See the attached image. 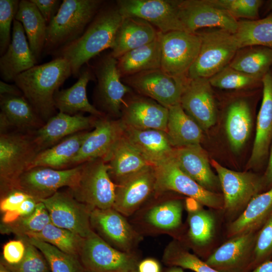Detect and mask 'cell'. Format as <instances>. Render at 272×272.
I'll return each instance as SVG.
<instances>
[{
  "label": "cell",
  "instance_id": "obj_44",
  "mask_svg": "<svg viewBox=\"0 0 272 272\" xmlns=\"http://www.w3.org/2000/svg\"><path fill=\"white\" fill-rule=\"evenodd\" d=\"M50 223V218L45 205L39 201L35 211L30 215L21 217L12 224H1V232L13 233L19 237L28 236L40 232Z\"/></svg>",
  "mask_w": 272,
  "mask_h": 272
},
{
  "label": "cell",
  "instance_id": "obj_31",
  "mask_svg": "<svg viewBox=\"0 0 272 272\" xmlns=\"http://www.w3.org/2000/svg\"><path fill=\"white\" fill-rule=\"evenodd\" d=\"M112 179L119 183L144 168L152 165L129 142L124 133L116 143L106 160Z\"/></svg>",
  "mask_w": 272,
  "mask_h": 272
},
{
  "label": "cell",
  "instance_id": "obj_58",
  "mask_svg": "<svg viewBox=\"0 0 272 272\" xmlns=\"http://www.w3.org/2000/svg\"><path fill=\"white\" fill-rule=\"evenodd\" d=\"M251 272H272V260L262 263Z\"/></svg>",
  "mask_w": 272,
  "mask_h": 272
},
{
  "label": "cell",
  "instance_id": "obj_6",
  "mask_svg": "<svg viewBox=\"0 0 272 272\" xmlns=\"http://www.w3.org/2000/svg\"><path fill=\"white\" fill-rule=\"evenodd\" d=\"M82 165L80 175L69 191L92 210L113 208L116 184L109 175L108 163L98 159Z\"/></svg>",
  "mask_w": 272,
  "mask_h": 272
},
{
  "label": "cell",
  "instance_id": "obj_22",
  "mask_svg": "<svg viewBox=\"0 0 272 272\" xmlns=\"http://www.w3.org/2000/svg\"><path fill=\"white\" fill-rule=\"evenodd\" d=\"M97 117L93 115L85 116L81 113L70 115L59 112L39 128L31 132L38 153L67 137L94 126Z\"/></svg>",
  "mask_w": 272,
  "mask_h": 272
},
{
  "label": "cell",
  "instance_id": "obj_47",
  "mask_svg": "<svg viewBox=\"0 0 272 272\" xmlns=\"http://www.w3.org/2000/svg\"><path fill=\"white\" fill-rule=\"evenodd\" d=\"M25 242L26 251L22 260L10 265L1 261L11 272H51L49 265L41 252L28 240L27 236L20 237Z\"/></svg>",
  "mask_w": 272,
  "mask_h": 272
},
{
  "label": "cell",
  "instance_id": "obj_3",
  "mask_svg": "<svg viewBox=\"0 0 272 272\" xmlns=\"http://www.w3.org/2000/svg\"><path fill=\"white\" fill-rule=\"evenodd\" d=\"M104 3L101 0H63L47 25L43 55H52L78 39Z\"/></svg>",
  "mask_w": 272,
  "mask_h": 272
},
{
  "label": "cell",
  "instance_id": "obj_51",
  "mask_svg": "<svg viewBox=\"0 0 272 272\" xmlns=\"http://www.w3.org/2000/svg\"><path fill=\"white\" fill-rule=\"evenodd\" d=\"M25 251V244L22 239L10 240L3 247L2 260L8 264H18L23 259Z\"/></svg>",
  "mask_w": 272,
  "mask_h": 272
},
{
  "label": "cell",
  "instance_id": "obj_11",
  "mask_svg": "<svg viewBox=\"0 0 272 272\" xmlns=\"http://www.w3.org/2000/svg\"><path fill=\"white\" fill-rule=\"evenodd\" d=\"M182 201L158 199L144 205L133 215L132 225L140 234H172L182 225Z\"/></svg>",
  "mask_w": 272,
  "mask_h": 272
},
{
  "label": "cell",
  "instance_id": "obj_38",
  "mask_svg": "<svg viewBox=\"0 0 272 272\" xmlns=\"http://www.w3.org/2000/svg\"><path fill=\"white\" fill-rule=\"evenodd\" d=\"M252 128L251 110L244 99H237L232 102L227 108L225 129L232 150L239 151L244 146Z\"/></svg>",
  "mask_w": 272,
  "mask_h": 272
},
{
  "label": "cell",
  "instance_id": "obj_49",
  "mask_svg": "<svg viewBox=\"0 0 272 272\" xmlns=\"http://www.w3.org/2000/svg\"><path fill=\"white\" fill-rule=\"evenodd\" d=\"M20 1L0 0V55L8 49L12 40L11 28L18 10Z\"/></svg>",
  "mask_w": 272,
  "mask_h": 272
},
{
  "label": "cell",
  "instance_id": "obj_60",
  "mask_svg": "<svg viewBox=\"0 0 272 272\" xmlns=\"http://www.w3.org/2000/svg\"><path fill=\"white\" fill-rule=\"evenodd\" d=\"M0 272H11L1 261L0 262Z\"/></svg>",
  "mask_w": 272,
  "mask_h": 272
},
{
  "label": "cell",
  "instance_id": "obj_27",
  "mask_svg": "<svg viewBox=\"0 0 272 272\" xmlns=\"http://www.w3.org/2000/svg\"><path fill=\"white\" fill-rule=\"evenodd\" d=\"M168 114V108L153 100L135 98L126 105L121 120L128 127L166 132Z\"/></svg>",
  "mask_w": 272,
  "mask_h": 272
},
{
  "label": "cell",
  "instance_id": "obj_36",
  "mask_svg": "<svg viewBox=\"0 0 272 272\" xmlns=\"http://www.w3.org/2000/svg\"><path fill=\"white\" fill-rule=\"evenodd\" d=\"M271 214L272 187L251 199L239 216L230 224L229 236L253 232L264 224Z\"/></svg>",
  "mask_w": 272,
  "mask_h": 272
},
{
  "label": "cell",
  "instance_id": "obj_53",
  "mask_svg": "<svg viewBox=\"0 0 272 272\" xmlns=\"http://www.w3.org/2000/svg\"><path fill=\"white\" fill-rule=\"evenodd\" d=\"M40 12L48 25L57 13L61 4L60 0H31Z\"/></svg>",
  "mask_w": 272,
  "mask_h": 272
},
{
  "label": "cell",
  "instance_id": "obj_14",
  "mask_svg": "<svg viewBox=\"0 0 272 272\" xmlns=\"http://www.w3.org/2000/svg\"><path fill=\"white\" fill-rule=\"evenodd\" d=\"M92 230L114 248L125 252L133 250L142 236L114 208L93 209L90 215Z\"/></svg>",
  "mask_w": 272,
  "mask_h": 272
},
{
  "label": "cell",
  "instance_id": "obj_34",
  "mask_svg": "<svg viewBox=\"0 0 272 272\" xmlns=\"http://www.w3.org/2000/svg\"><path fill=\"white\" fill-rule=\"evenodd\" d=\"M166 133L171 146L178 148L200 145L203 130L180 104L169 108Z\"/></svg>",
  "mask_w": 272,
  "mask_h": 272
},
{
  "label": "cell",
  "instance_id": "obj_35",
  "mask_svg": "<svg viewBox=\"0 0 272 272\" xmlns=\"http://www.w3.org/2000/svg\"><path fill=\"white\" fill-rule=\"evenodd\" d=\"M162 32L152 42L130 50L117 59L121 77L161 68Z\"/></svg>",
  "mask_w": 272,
  "mask_h": 272
},
{
  "label": "cell",
  "instance_id": "obj_19",
  "mask_svg": "<svg viewBox=\"0 0 272 272\" xmlns=\"http://www.w3.org/2000/svg\"><path fill=\"white\" fill-rule=\"evenodd\" d=\"M97 80V96L101 108L108 113L117 116L121 113L123 97L130 88L121 81L117 59L111 53L101 57L91 66Z\"/></svg>",
  "mask_w": 272,
  "mask_h": 272
},
{
  "label": "cell",
  "instance_id": "obj_42",
  "mask_svg": "<svg viewBox=\"0 0 272 272\" xmlns=\"http://www.w3.org/2000/svg\"><path fill=\"white\" fill-rule=\"evenodd\" d=\"M189 226L188 237L190 242L197 247L208 245L213 239L215 231L213 215L200 206L196 210L188 212Z\"/></svg>",
  "mask_w": 272,
  "mask_h": 272
},
{
  "label": "cell",
  "instance_id": "obj_13",
  "mask_svg": "<svg viewBox=\"0 0 272 272\" xmlns=\"http://www.w3.org/2000/svg\"><path fill=\"white\" fill-rule=\"evenodd\" d=\"M188 80L170 75L161 68L126 77L129 86L167 108L180 104Z\"/></svg>",
  "mask_w": 272,
  "mask_h": 272
},
{
  "label": "cell",
  "instance_id": "obj_2",
  "mask_svg": "<svg viewBox=\"0 0 272 272\" xmlns=\"http://www.w3.org/2000/svg\"><path fill=\"white\" fill-rule=\"evenodd\" d=\"M71 75L68 61L56 57L20 74L14 82L38 115L46 122L55 115V92Z\"/></svg>",
  "mask_w": 272,
  "mask_h": 272
},
{
  "label": "cell",
  "instance_id": "obj_40",
  "mask_svg": "<svg viewBox=\"0 0 272 272\" xmlns=\"http://www.w3.org/2000/svg\"><path fill=\"white\" fill-rule=\"evenodd\" d=\"M234 35L239 49L252 46L272 48V14L261 19L238 21Z\"/></svg>",
  "mask_w": 272,
  "mask_h": 272
},
{
  "label": "cell",
  "instance_id": "obj_30",
  "mask_svg": "<svg viewBox=\"0 0 272 272\" xmlns=\"http://www.w3.org/2000/svg\"><path fill=\"white\" fill-rule=\"evenodd\" d=\"M124 135L129 142L153 166L171 156L174 149L165 131L139 129L125 125Z\"/></svg>",
  "mask_w": 272,
  "mask_h": 272
},
{
  "label": "cell",
  "instance_id": "obj_12",
  "mask_svg": "<svg viewBox=\"0 0 272 272\" xmlns=\"http://www.w3.org/2000/svg\"><path fill=\"white\" fill-rule=\"evenodd\" d=\"M82 166L61 170L43 166L31 168L20 176L14 188L24 191L39 201L52 196L61 187L71 188L80 175Z\"/></svg>",
  "mask_w": 272,
  "mask_h": 272
},
{
  "label": "cell",
  "instance_id": "obj_37",
  "mask_svg": "<svg viewBox=\"0 0 272 272\" xmlns=\"http://www.w3.org/2000/svg\"><path fill=\"white\" fill-rule=\"evenodd\" d=\"M15 19L23 25L30 49L38 62L43 55L47 24L31 0L20 1Z\"/></svg>",
  "mask_w": 272,
  "mask_h": 272
},
{
  "label": "cell",
  "instance_id": "obj_1",
  "mask_svg": "<svg viewBox=\"0 0 272 272\" xmlns=\"http://www.w3.org/2000/svg\"><path fill=\"white\" fill-rule=\"evenodd\" d=\"M123 18L116 5H103L83 33L52 56L67 60L72 75L79 78L82 68L91 59L104 50L113 48Z\"/></svg>",
  "mask_w": 272,
  "mask_h": 272
},
{
  "label": "cell",
  "instance_id": "obj_61",
  "mask_svg": "<svg viewBox=\"0 0 272 272\" xmlns=\"http://www.w3.org/2000/svg\"><path fill=\"white\" fill-rule=\"evenodd\" d=\"M268 8L269 9H272V1H271L269 3V5H268Z\"/></svg>",
  "mask_w": 272,
  "mask_h": 272
},
{
  "label": "cell",
  "instance_id": "obj_10",
  "mask_svg": "<svg viewBox=\"0 0 272 272\" xmlns=\"http://www.w3.org/2000/svg\"><path fill=\"white\" fill-rule=\"evenodd\" d=\"M211 164L217 172L220 181L223 194V208L229 214L245 209L264 185L263 177L253 173L229 169L214 159Z\"/></svg>",
  "mask_w": 272,
  "mask_h": 272
},
{
  "label": "cell",
  "instance_id": "obj_5",
  "mask_svg": "<svg viewBox=\"0 0 272 272\" xmlns=\"http://www.w3.org/2000/svg\"><path fill=\"white\" fill-rule=\"evenodd\" d=\"M38 153L31 132L14 130L0 133L1 195L14 188Z\"/></svg>",
  "mask_w": 272,
  "mask_h": 272
},
{
  "label": "cell",
  "instance_id": "obj_43",
  "mask_svg": "<svg viewBox=\"0 0 272 272\" xmlns=\"http://www.w3.org/2000/svg\"><path fill=\"white\" fill-rule=\"evenodd\" d=\"M29 241L43 254L51 272H85L79 257L61 251L54 246L35 238Z\"/></svg>",
  "mask_w": 272,
  "mask_h": 272
},
{
  "label": "cell",
  "instance_id": "obj_23",
  "mask_svg": "<svg viewBox=\"0 0 272 272\" xmlns=\"http://www.w3.org/2000/svg\"><path fill=\"white\" fill-rule=\"evenodd\" d=\"M171 156L184 173L206 189L216 192L221 188L218 177L200 145L174 148Z\"/></svg>",
  "mask_w": 272,
  "mask_h": 272
},
{
  "label": "cell",
  "instance_id": "obj_8",
  "mask_svg": "<svg viewBox=\"0 0 272 272\" xmlns=\"http://www.w3.org/2000/svg\"><path fill=\"white\" fill-rule=\"evenodd\" d=\"M79 258L85 270L91 272H130L138 265L134 252L114 248L93 230L84 238Z\"/></svg>",
  "mask_w": 272,
  "mask_h": 272
},
{
  "label": "cell",
  "instance_id": "obj_45",
  "mask_svg": "<svg viewBox=\"0 0 272 272\" xmlns=\"http://www.w3.org/2000/svg\"><path fill=\"white\" fill-rule=\"evenodd\" d=\"M163 261L167 264L189 269L195 272H221L191 254L178 243H170L164 251Z\"/></svg>",
  "mask_w": 272,
  "mask_h": 272
},
{
  "label": "cell",
  "instance_id": "obj_15",
  "mask_svg": "<svg viewBox=\"0 0 272 272\" xmlns=\"http://www.w3.org/2000/svg\"><path fill=\"white\" fill-rule=\"evenodd\" d=\"M116 3L123 17L143 19L162 33L185 31L178 17L177 1L119 0Z\"/></svg>",
  "mask_w": 272,
  "mask_h": 272
},
{
  "label": "cell",
  "instance_id": "obj_32",
  "mask_svg": "<svg viewBox=\"0 0 272 272\" xmlns=\"http://www.w3.org/2000/svg\"><path fill=\"white\" fill-rule=\"evenodd\" d=\"M88 132L85 130L76 133L39 152L29 169L39 166L58 170L70 168L73 159L78 153Z\"/></svg>",
  "mask_w": 272,
  "mask_h": 272
},
{
  "label": "cell",
  "instance_id": "obj_57",
  "mask_svg": "<svg viewBox=\"0 0 272 272\" xmlns=\"http://www.w3.org/2000/svg\"><path fill=\"white\" fill-rule=\"evenodd\" d=\"M264 185L272 184V146L270 148L267 166L263 176Z\"/></svg>",
  "mask_w": 272,
  "mask_h": 272
},
{
  "label": "cell",
  "instance_id": "obj_4",
  "mask_svg": "<svg viewBox=\"0 0 272 272\" xmlns=\"http://www.w3.org/2000/svg\"><path fill=\"white\" fill-rule=\"evenodd\" d=\"M201 44L187 78L209 79L228 65L239 49L234 34L220 29L196 32Z\"/></svg>",
  "mask_w": 272,
  "mask_h": 272
},
{
  "label": "cell",
  "instance_id": "obj_7",
  "mask_svg": "<svg viewBox=\"0 0 272 272\" xmlns=\"http://www.w3.org/2000/svg\"><path fill=\"white\" fill-rule=\"evenodd\" d=\"M153 166L155 194L173 191L192 198L202 206L215 209L223 208V197L216 192L206 189L184 173L171 155Z\"/></svg>",
  "mask_w": 272,
  "mask_h": 272
},
{
  "label": "cell",
  "instance_id": "obj_29",
  "mask_svg": "<svg viewBox=\"0 0 272 272\" xmlns=\"http://www.w3.org/2000/svg\"><path fill=\"white\" fill-rule=\"evenodd\" d=\"M159 32L143 19L123 17L110 53L118 59L126 52L153 41Z\"/></svg>",
  "mask_w": 272,
  "mask_h": 272
},
{
  "label": "cell",
  "instance_id": "obj_21",
  "mask_svg": "<svg viewBox=\"0 0 272 272\" xmlns=\"http://www.w3.org/2000/svg\"><path fill=\"white\" fill-rule=\"evenodd\" d=\"M212 86L209 79H188L180 104L202 129L208 130L216 123L217 110Z\"/></svg>",
  "mask_w": 272,
  "mask_h": 272
},
{
  "label": "cell",
  "instance_id": "obj_46",
  "mask_svg": "<svg viewBox=\"0 0 272 272\" xmlns=\"http://www.w3.org/2000/svg\"><path fill=\"white\" fill-rule=\"evenodd\" d=\"M261 80L233 68L229 65L209 79L212 87L227 90L244 88L261 82Z\"/></svg>",
  "mask_w": 272,
  "mask_h": 272
},
{
  "label": "cell",
  "instance_id": "obj_28",
  "mask_svg": "<svg viewBox=\"0 0 272 272\" xmlns=\"http://www.w3.org/2000/svg\"><path fill=\"white\" fill-rule=\"evenodd\" d=\"M83 67L77 82L71 87L57 90L54 96L56 109L70 115L87 112L96 117L103 116V113L89 102L86 88L88 83L95 79V75L88 64Z\"/></svg>",
  "mask_w": 272,
  "mask_h": 272
},
{
  "label": "cell",
  "instance_id": "obj_55",
  "mask_svg": "<svg viewBox=\"0 0 272 272\" xmlns=\"http://www.w3.org/2000/svg\"><path fill=\"white\" fill-rule=\"evenodd\" d=\"M138 272H161L159 262L152 258H147L138 263Z\"/></svg>",
  "mask_w": 272,
  "mask_h": 272
},
{
  "label": "cell",
  "instance_id": "obj_16",
  "mask_svg": "<svg viewBox=\"0 0 272 272\" xmlns=\"http://www.w3.org/2000/svg\"><path fill=\"white\" fill-rule=\"evenodd\" d=\"M39 201L45 205L53 225L72 231L84 238L93 230L90 224L93 210L77 200L69 191H58Z\"/></svg>",
  "mask_w": 272,
  "mask_h": 272
},
{
  "label": "cell",
  "instance_id": "obj_39",
  "mask_svg": "<svg viewBox=\"0 0 272 272\" xmlns=\"http://www.w3.org/2000/svg\"><path fill=\"white\" fill-rule=\"evenodd\" d=\"M229 65L262 79L272 65V48L252 46L239 49Z\"/></svg>",
  "mask_w": 272,
  "mask_h": 272
},
{
  "label": "cell",
  "instance_id": "obj_54",
  "mask_svg": "<svg viewBox=\"0 0 272 272\" xmlns=\"http://www.w3.org/2000/svg\"><path fill=\"white\" fill-rule=\"evenodd\" d=\"M39 201L32 196L25 199L16 210L20 217L28 216L35 210Z\"/></svg>",
  "mask_w": 272,
  "mask_h": 272
},
{
  "label": "cell",
  "instance_id": "obj_25",
  "mask_svg": "<svg viewBox=\"0 0 272 272\" xmlns=\"http://www.w3.org/2000/svg\"><path fill=\"white\" fill-rule=\"evenodd\" d=\"M0 133L31 132L45 123L24 96L0 95Z\"/></svg>",
  "mask_w": 272,
  "mask_h": 272
},
{
  "label": "cell",
  "instance_id": "obj_63",
  "mask_svg": "<svg viewBox=\"0 0 272 272\" xmlns=\"http://www.w3.org/2000/svg\"><path fill=\"white\" fill-rule=\"evenodd\" d=\"M85 272H91V271H85Z\"/></svg>",
  "mask_w": 272,
  "mask_h": 272
},
{
  "label": "cell",
  "instance_id": "obj_26",
  "mask_svg": "<svg viewBox=\"0 0 272 272\" xmlns=\"http://www.w3.org/2000/svg\"><path fill=\"white\" fill-rule=\"evenodd\" d=\"M262 99L257 116L256 132L248 166L260 164L267 157L272 141V73L263 77Z\"/></svg>",
  "mask_w": 272,
  "mask_h": 272
},
{
  "label": "cell",
  "instance_id": "obj_9",
  "mask_svg": "<svg viewBox=\"0 0 272 272\" xmlns=\"http://www.w3.org/2000/svg\"><path fill=\"white\" fill-rule=\"evenodd\" d=\"M198 34L185 31L162 33L161 69L174 77L188 79V72L199 51Z\"/></svg>",
  "mask_w": 272,
  "mask_h": 272
},
{
  "label": "cell",
  "instance_id": "obj_24",
  "mask_svg": "<svg viewBox=\"0 0 272 272\" xmlns=\"http://www.w3.org/2000/svg\"><path fill=\"white\" fill-rule=\"evenodd\" d=\"M38 63L33 54L22 24L14 19L11 42L0 58V76L5 82H14L20 74Z\"/></svg>",
  "mask_w": 272,
  "mask_h": 272
},
{
  "label": "cell",
  "instance_id": "obj_17",
  "mask_svg": "<svg viewBox=\"0 0 272 272\" xmlns=\"http://www.w3.org/2000/svg\"><path fill=\"white\" fill-rule=\"evenodd\" d=\"M178 15L186 31L195 33L204 28H216L236 33L238 21L208 0L177 1Z\"/></svg>",
  "mask_w": 272,
  "mask_h": 272
},
{
  "label": "cell",
  "instance_id": "obj_50",
  "mask_svg": "<svg viewBox=\"0 0 272 272\" xmlns=\"http://www.w3.org/2000/svg\"><path fill=\"white\" fill-rule=\"evenodd\" d=\"M256 260H260L272 253V214L262 226L254 245Z\"/></svg>",
  "mask_w": 272,
  "mask_h": 272
},
{
  "label": "cell",
  "instance_id": "obj_18",
  "mask_svg": "<svg viewBox=\"0 0 272 272\" xmlns=\"http://www.w3.org/2000/svg\"><path fill=\"white\" fill-rule=\"evenodd\" d=\"M94 127L85 138L71 163V168L98 159L106 162L124 134L125 125L121 119L113 120L102 116L97 118Z\"/></svg>",
  "mask_w": 272,
  "mask_h": 272
},
{
  "label": "cell",
  "instance_id": "obj_33",
  "mask_svg": "<svg viewBox=\"0 0 272 272\" xmlns=\"http://www.w3.org/2000/svg\"><path fill=\"white\" fill-rule=\"evenodd\" d=\"M255 238L253 232L234 236L218 248L206 262L221 272L236 268L248 256Z\"/></svg>",
  "mask_w": 272,
  "mask_h": 272
},
{
  "label": "cell",
  "instance_id": "obj_59",
  "mask_svg": "<svg viewBox=\"0 0 272 272\" xmlns=\"http://www.w3.org/2000/svg\"><path fill=\"white\" fill-rule=\"evenodd\" d=\"M167 272H184L181 267L173 266L169 269Z\"/></svg>",
  "mask_w": 272,
  "mask_h": 272
},
{
  "label": "cell",
  "instance_id": "obj_56",
  "mask_svg": "<svg viewBox=\"0 0 272 272\" xmlns=\"http://www.w3.org/2000/svg\"><path fill=\"white\" fill-rule=\"evenodd\" d=\"M0 94L11 96H23L19 88L15 84H11L3 81H0Z\"/></svg>",
  "mask_w": 272,
  "mask_h": 272
},
{
  "label": "cell",
  "instance_id": "obj_62",
  "mask_svg": "<svg viewBox=\"0 0 272 272\" xmlns=\"http://www.w3.org/2000/svg\"><path fill=\"white\" fill-rule=\"evenodd\" d=\"M130 272H138L137 269L135 270L131 271Z\"/></svg>",
  "mask_w": 272,
  "mask_h": 272
},
{
  "label": "cell",
  "instance_id": "obj_20",
  "mask_svg": "<svg viewBox=\"0 0 272 272\" xmlns=\"http://www.w3.org/2000/svg\"><path fill=\"white\" fill-rule=\"evenodd\" d=\"M155 174L148 166L116 184L113 208L125 217L133 215L155 193Z\"/></svg>",
  "mask_w": 272,
  "mask_h": 272
},
{
  "label": "cell",
  "instance_id": "obj_48",
  "mask_svg": "<svg viewBox=\"0 0 272 272\" xmlns=\"http://www.w3.org/2000/svg\"><path fill=\"white\" fill-rule=\"evenodd\" d=\"M214 6L222 9L235 19H257L263 1L260 0H208Z\"/></svg>",
  "mask_w": 272,
  "mask_h": 272
},
{
  "label": "cell",
  "instance_id": "obj_52",
  "mask_svg": "<svg viewBox=\"0 0 272 272\" xmlns=\"http://www.w3.org/2000/svg\"><path fill=\"white\" fill-rule=\"evenodd\" d=\"M30 196L24 191L17 188L12 189L1 195L0 209L2 212L17 210L22 202Z\"/></svg>",
  "mask_w": 272,
  "mask_h": 272
},
{
  "label": "cell",
  "instance_id": "obj_41",
  "mask_svg": "<svg viewBox=\"0 0 272 272\" xmlns=\"http://www.w3.org/2000/svg\"><path fill=\"white\" fill-rule=\"evenodd\" d=\"M50 244L61 251L78 257L81 252L84 238L70 230L58 227L52 223L42 231L28 236Z\"/></svg>",
  "mask_w": 272,
  "mask_h": 272
}]
</instances>
